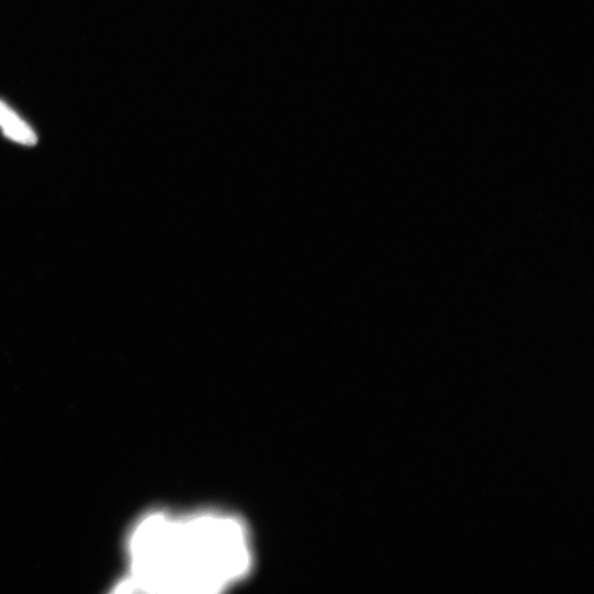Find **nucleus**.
<instances>
[{
  "label": "nucleus",
  "instance_id": "obj_1",
  "mask_svg": "<svg viewBox=\"0 0 594 594\" xmlns=\"http://www.w3.org/2000/svg\"><path fill=\"white\" fill-rule=\"evenodd\" d=\"M124 586L161 594H216L249 574L253 549L239 517L219 511L152 512L128 542Z\"/></svg>",
  "mask_w": 594,
  "mask_h": 594
},
{
  "label": "nucleus",
  "instance_id": "obj_2",
  "mask_svg": "<svg viewBox=\"0 0 594 594\" xmlns=\"http://www.w3.org/2000/svg\"><path fill=\"white\" fill-rule=\"evenodd\" d=\"M0 128L7 138L21 145L33 146L37 143L36 132L2 101H0Z\"/></svg>",
  "mask_w": 594,
  "mask_h": 594
}]
</instances>
